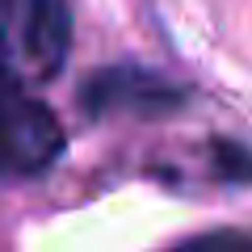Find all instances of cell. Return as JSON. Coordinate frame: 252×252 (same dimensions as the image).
Listing matches in <instances>:
<instances>
[{"mask_svg": "<svg viewBox=\"0 0 252 252\" xmlns=\"http://www.w3.org/2000/svg\"><path fill=\"white\" fill-rule=\"evenodd\" d=\"M185 101V93L172 80L156 72H143V67H109V72H97L84 89V105L93 114H139V118H156L168 114Z\"/></svg>", "mask_w": 252, "mask_h": 252, "instance_id": "cell-3", "label": "cell"}, {"mask_svg": "<svg viewBox=\"0 0 252 252\" xmlns=\"http://www.w3.org/2000/svg\"><path fill=\"white\" fill-rule=\"evenodd\" d=\"M67 0H0V80L34 89L67 59Z\"/></svg>", "mask_w": 252, "mask_h": 252, "instance_id": "cell-1", "label": "cell"}, {"mask_svg": "<svg viewBox=\"0 0 252 252\" xmlns=\"http://www.w3.org/2000/svg\"><path fill=\"white\" fill-rule=\"evenodd\" d=\"M63 152V126L30 89L0 80V181L46 172Z\"/></svg>", "mask_w": 252, "mask_h": 252, "instance_id": "cell-2", "label": "cell"}]
</instances>
